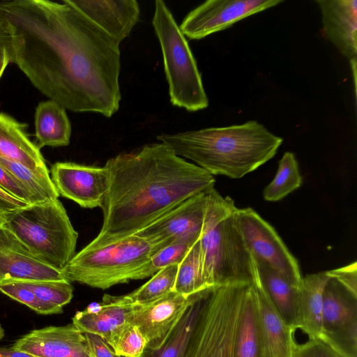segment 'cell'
I'll return each instance as SVG.
<instances>
[{
	"label": "cell",
	"instance_id": "obj_1",
	"mask_svg": "<svg viewBox=\"0 0 357 357\" xmlns=\"http://www.w3.org/2000/svg\"><path fill=\"white\" fill-rule=\"evenodd\" d=\"M10 62L66 109L111 117L119 108V45L63 0L0 2Z\"/></svg>",
	"mask_w": 357,
	"mask_h": 357
},
{
	"label": "cell",
	"instance_id": "obj_2",
	"mask_svg": "<svg viewBox=\"0 0 357 357\" xmlns=\"http://www.w3.org/2000/svg\"><path fill=\"white\" fill-rule=\"evenodd\" d=\"M108 190L100 208L102 225L86 247L135 235L161 215L196 194L213 188L215 179L164 144H146L105 163Z\"/></svg>",
	"mask_w": 357,
	"mask_h": 357
},
{
	"label": "cell",
	"instance_id": "obj_3",
	"mask_svg": "<svg viewBox=\"0 0 357 357\" xmlns=\"http://www.w3.org/2000/svg\"><path fill=\"white\" fill-rule=\"evenodd\" d=\"M157 139L211 175L231 178H242L270 160L283 142L257 121L161 134Z\"/></svg>",
	"mask_w": 357,
	"mask_h": 357
},
{
	"label": "cell",
	"instance_id": "obj_4",
	"mask_svg": "<svg viewBox=\"0 0 357 357\" xmlns=\"http://www.w3.org/2000/svg\"><path fill=\"white\" fill-rule=\"evenodd\" d=\"M233 199L214 188L207 202L199 238L203 276L208 289L229 283H254L255 260L243 238Z\"/></svg>",
	"mask_w": 357,
	"mask_h": 357
},
{
	"label": "cell",
	"instance_id": "obj_5",
	"mask_svg": "<svg viewBox=\"0 0 357 357\" xmlns=\"http://www.w3.org/2000/svg\"><path fill=\"white\" fill-rule=\"evenodd\" d=\"M2 227L40 260L62 271L75 255L78 234L59 199L4 213Z\"/></svg>",
	"mask_w": 357,
	"mask_h": 357
},
{
	"label": "cell",
	"instance_id": "obj_6",
	"mask_svg": "<svg viewBox=\"0 0 357 357\" xmlns=\"http://www.w3.org/2000/svg\"><path fill=\"white\" fill-rule=\"evenodd\" d=\"M151 243L137 235L95 247H84L61 271L66 280L107 289L132 280L153 255Z\"/></svg>",
	"mask_w": 357,
	"mask_h": 357
},
{
	"label": "cell",
	"instance_id": "obj_7",
	"mask_svg": "<svg viewBox=\"0 0 357 357\" xmlns=\"http://www.w3.org/2000/svg\"><path fill=\"white\" fill-rule=\"evenodd\" d=\"M152 24L162 50L172 104L190 112L206 108L208 99L195 59L171 11L162 0L155 2Z\"/></svg>",
	"mask_w": 357,
	"mask_h": 357
},
{
	"label": "cell",
	"instance_id": "obj_8",
	"mask_svg": "<svg viewBox=\"0 0 357 357\" xmlns=\"http://www.w3.org/2000/svg\"><path fill=\"white\" fill-rule=\"evenodd\" d=\"M250 284L229 283L208 290L184 357H232L238 314Z\"/></svg>",
	"mask_w": 357,
	"mask_h": 357
},
{
	"label": "cell",
	"instance_id": "obj_9",
	"mask_svg": "<svg viewBox=\"0 0 357 357\" xmlns=\"http://www.w3.org/2000/svg\"><path fill=\"white\" fill-rule=\"evenodd\" d=\"M321 340L342 357H357V292L332 276L323 292Z\"/></svg>",
	"mask_w": 357,
	"mask_h": 357
},
{
	"label": "cell",
	"instance_id": "obj_10",
	"mask_svg": "<svg viewBox=\"0 0 357 357\" xmlns=\"http://www.w3.org/2000/svg\"><path fill=\"white\" fill-rule=\"evenodd\" d=\"M237 221L253 257L266 264L300 289L303 277L297 259L275 229L251 208H238Z\"/></svg>",
	"mask_w": 357,
	"mask_h": 357
},
{
	"label": "cell",
	"instance_id": "obj_11",
	"mask_svg": "<svg viewBox=\"0 0 357 357\" xmlns=\"http://www.w3.org/2000/svg\"><path fill=\"white\" fill-rule=\"evenodd\" d=\"M207 192L196 194L183 201L135 235L151 243L153 255L172 244L193 245L202 234Z\"/></svg>",
	"mask_w": 357,
	"mask_h": 357
},
{
	"label": "cell",
	"instance_id": "obj_12",
	"mask_svg": "<svg viewBox=\"0 0 357 357\" xmlns=\"http://www.w3.org/2000/svg\"><path fill=\"white\" fill-rule=\"evenodd\" d=\"M282 2V0H208L191 10L179 28L188 38L199 40Z\"/></svg>",
	"mask_w": 357,
	"mask_h": 357
},
{
	"label": "cell",
	"instance_id": "obj_13",
	"mask_svg": "<svg viewBox=\"0 0 357 357\" xmlns=\"http://www.w3.org/2000/svg\"><path fill=\"white\" fill-rule=\"evenodd\" d=\"M51 179L59 195L85 208L101 207L108 190L109 175L104 166L58 162L51 168Z\"/></svg>",
	"mask_w": 357,
	"mask_h": 357
},
{
	"label": "cell",
	"instance_id": "obj_14",
	"mask_svg": "<svg viewBox=\"0 0 357 357\" xmlns=\"http://www.w3.org/2000/svg\"><path fill=\"white\" fill-rule=\"evenodd\" d=\"M63 280L62 271L40 260L13 232L0 227V287Z\"/></svg>",
	"mask_w": 357,
	"mask_h": 357
},
{
	"label": "cell",
	"instance_id": "obj_15",
	"mask_svg": "<svg viewBox=\"0 0 357 357\" xmlns=\"http://www.w3.org/2000/svg\"><path fill=\"white\" fill-rule=\"evenodd\" d=\"M197 294L186 297L172 291L152 302L133 305L130 324L144 336L146 349H155L163 344Z\"/></svg>",
	"mask_w": 357,
	"mask_h": 357
},
{
	"label": "cell",
	"instance_id": "obj_16",
	"mask_svg": "<svg viewBox=\"0 0 357 357\" xmlns=\"http://www.w3.org/2000/svg\"><path fill=\"white\" fill-rule=\"evenodd\" d=\"M12 347L38 357H92L84 333L73 323L33 330Z\"/></svg>",
	"mask_w": 357,
	"mask_h": 357
},
{
	"label": "cell",
	"instance_id": "obj_17",
	"mask_svg": "<svg viewBox=\"0 0 357 357\" xmlns=\"http://www.w3.org/2000/svg\"><path fill=\"white\" fill-rule=\"evenodd\" d=\"M120 44L139 20L135 0H65Z\"/></svg>",
	"mask_w": 357,
	"mask_h": 357
},
{
	"label": "cell",
	"instance_id": "obj_18",
	"mask_svg": "<svg viewBox=\"0 0 357 357\" xmlns=\"http://www.w3.org/2000/svg\"><path fill=\"white\" fill-rule=\"evenodd\" d=\"M325 37L349 61L357 56V1L317 0Z\"/></svg>",
	"mask_w": 357,
	"mask_h": 357
},
{
	"label": "cell",
	"instance_id": "obj_19",
	"mask_svg": "<svg viewBox=\"0 0 357 357\" xmlns=\"http://www.w3.org/2000/svg\"><path fill=\"white\" fill-rule=\"evenodd\" d=\"M102 307L96 313L77 311L72 323L83 333H90L102 337L111 347L116 338L130 324L133 305L120 296L105 294Z\"/></svg>",
	"mask_w": 357,
	"mask_h": 357
},
{
	"label": "cell",
	"instance_id": "obj_20",
	"mask_svg": "<svg viewBox=\"0 0 357 357\" xmlns=\"http://www.w3.org/2000/svg\"><path fill=\"white\" fill-rule=\"evenodd\" d=\"M232 357H267L253 284L247 287L236 320Z\"/></svg>",
	"mask_w": 357,
	"mask_h": 357
},
{
	"label": "cell",
	"instance_id": "obj_21",
	"mask_svg": "<svg viewBox=\"0 0 357 357\" xmlns=\"http://www.w3.org/2000/svg\"><path fill=\"white\" fill-rule=\"evenodd\" d=\"M27 125L0 112V158L33 170H48L36 144L28 137Z\"/></svg>",
	"mask_w": 357,
	"mask_h": 357
},
{
	"label": "cell",
	"instance_id": "obj_22",
	"mask_svg": "<svg viewBox=\"0 0 357 357\" xmlns=\"http://www.w3.org/2000/svg\"><path fill=\"white\" fill-rule=\"evenodd\" d=\"M267 357H293L294 332L278 315L269 302L257 278L253 283Z\"/></svg>",
	"mask_w": 357,
	"mask_h": 357
},
{
	"label": "cell",
	"instance_id": "obj_23",
	"mask_svg": "<svg viewBox=\"0 0 357 357\" xmlns=\"http://www.w3.org/2000/svg\"><path fill=\"white\" fill-rule=\"evenodd\" d=\"M255 260L259 281L269 302L284 323L296 331L300 289L264 262Z\"/></svg>",
	"mask_w": 357,
	"mask_h": 357
},
{
	"label": "cell",
	"instance_id": "obj_24",
	"mask_svg": "<svg viewBox=\"0 0 357 357\" xmlns=\"http://www.w3.org/2000/svg\"><path fill=\"white\" fill-rule=\"evenodd\" d=\"M330 278L328 271L309 274L303 278L297 329H301L309 339L321 340L323 292Z\"/></svg>",
	"mask_w": 357,
	"mask_h": 357
},
{
	"label": "cell",
	"instance_id": "obj_25",
	"mask_svg": "<svg viewBox=\"0 0 357 357\" xmlns=\"http://www.w3.org/2000/svg\"><path fill=\"white\" fill-rule=\"evenodd\" d=\"M36 146L53 147L68 146L71 135V125L66 109L50 100L39 103L35 113Z\"/></svg>",
	"mask_w": 357,
	"mask_h": 357
},
{
	"label": "cell",
	"instance_id": "obj_26",
	"mask_svg": "<svg viewBox=\"0 0 357 357\" xmlns=\"http://www.w3.org/2000/svg\"><path fill=\"white\" fill-rule=\"evenodd\" d=\"M208 290L196 296L159 348L155 349L146 348L139 357H184L197 316Z\"/></svg>",
	"mask_w": 357,
	"mask_h": 357
},
{
	"label": "cell",
	"instance_id": "obj_27",
	"mask_svg": "<svg viewBox=\"0 0 357 357\" xmlns=\"http://www.w3.org/2000/svg\"><path fill=\"white\" fill-rule=\"evenodd\" d=\"M0 165L29 192L33 204L54 201L59 198V195L48 170H33L20 163L2 158H0Z\"/></svg>",
	"mask_w": 357,
	"mask_h": 357
},
{
	"label": "cell",
	"instance_id": "obj_28",
	"mask_svg": "<svg viewBox=\"0 0 357 357\" xmlns=\"http://www.w3.org/2000/svg\"><path fill=\"white\" fill-rule=\"evenodd\" d=\"M207 288L203 276L199 240L190 248L178 271L173 291L186 297L202 293Z\"/></svg>",
	"mask_w": 357,
	"mask_h": 357
},
{
	"label": "cell",
	"instance_id": "obj_29",
	"mask_svg": "<svg viewBox=\"0 0 357 357\" xmlns=\"http://www.w3.org/2000/svg\"><path fill=\"white\" fill-rule=\"evenodd\" d=\"M298 163L291 152L284 153L279 161L276 174L263 190V197L268 202H277L299 188L302 185Z\"/></svg>",
	"mask_w": 357,
	"mask_h": 357
},
{
	"label": "cell",
	"instance_id": "obj_30",
	"mask_svg": "<svg viewBox=\"0 0 357 357\" xmlns=\"http://www.w3.org/2000/svg\"><path fill=\"white\" fill-rule=\"evenodd\" d=\"M178 271V265L165 267L153 276L145 284L132 292L121 296L127 303L141 305L152 302L173 291Z\"/></svg>",
	"mask_w": 357,
	"mask_h": 357
},
{
	"label": "cell",
	"instance_id": "obj_31",
	"mask_svg": "<svg viewBox=\"0 0 357 357\" xmlns=\"http://www.w3.org/2000/svg\"><path fill=\"white\" fill-rule=\"evenodd\" d=\"M192 245L188 243L172 244L153 255L137 271L132 280H142L153 276L160 270L172 265H178L186 256Z\"/></svg>",
	"mask_w": 357,
	"mask_h": 357
},
{
	"label": "cell",
	"instance_id": "obj_32",
	"mask_svg": "<svg viewBox=\"0 0 357 357\" xmlns=\"http://www.w3.org/2000/svg\"><path fill=\"white\" fill-rule=\"evenodd\" d=\"M43 302L59 308L69 303L73 296V287L66 280L22 283Z\"/></svg>",
	"mask_w": 357,
	"mask_h": 357
},
{
	"label": "cell",
	"instance_id": "obj_33",
	"mask_svg": "<svg viewBox=\"0 0 357 357\" xmlns=\"http://www.w3.org/2000/svg\"><path fill=\"white\" fill-rule=\"evenodd\" d=\"M0 291L10 298L21 303L40 314L63 312V309L40 301L34 293L22 283H12L0 287Z\"/></svg>",
	"mask_w": 357,
	"mask_h": 357
},
{
	"label": "cell",
	"instance_id": "obj_34",
	"mask_svg": "<svg viewBox=\"0 0 357 357\" xmlns=\"http://www.w3.org/2000/svg\"><path fill=\"white\" fill-rule=\"evenodd\" d=\"M146 347V340L139 328L127 324L111 347L119 357H139Z\"/></svg>",
	"mask_w": 357,
	"mask_h": 357
},
{
	"label": "cell",
	"instance_id": "obj_35",
	"mask_svg": "<svg viewBox=\"0 0 357 357\" xmlns=\"http://www.w3.org/2000/svg\"><path fill=\"white\" fill-rule=\"evenodd\" d=\"M293 357H342L319 339H309L303 344H296Z\"/></svg>",
	"mask_w": 357,
	"mask_h": 357
},
{
	"label": "cell",
	"instance_id": "obj_36",
	"mask_svg": "<svg viewBox=\"0 0 357 357\" xmlns=\"http://www.w3.org/2000/svg\"><path fill=\"white\" fill-rule=\"evenodd\" d=\"M0 188L14 197L28 204H33L29 192L1 165Z\"/></svg>",
	"mask_w": 357,
	"mask_h": 357
},
{
	"label": "cell",
	"instance_id": "obj_37",
	"mask_svg": "<svg viewBox=\"0 0 357 357\" xmlns=\"http://www.w3.org/2000/svg\"><path fill=\"white\" fill-rule=\"evenodd\" d=\"M84 335L92 357H119L102 337L90 333H84Z\"/></svg>",
	"mask_w": 357,
	"mask_h": 357
},
{
	"label": "cell",
	"instance_id": "obj_38",
	"mask_svg": "<svg viewBox=\"0 0 357 357\" xmlns=\"http://www.w3.org/2000/svg\"><path fill=\"white\" fill-rule=\"evenodd\" d=\"M331 276L336 278L351 290L357 292V265L356 262L342 268L328 271Z\"/></svg>",
	"mask_w": 357,
	"mask_h": 357
},
{
	"label": "cell",
	"instance_id": "obj_39",
	"mask_svg": "<svg viewBox=\"0 0 357 357\" xmlns=\"http://www.w3.org/2000/svg\"><path fill=\"white\" fill-rule=\"evenodd\" d=\"M27 205L29 204L14 197L0 188V211L2 212L8 213Z\"/></svg>",
	"mask_w": 357,
	"mask_h": 357
},
{
	"label": "cell",
	"instance_id": "obj_40",
	"mask_svg": "<svg viewBox=\"0 0 357 357\" xmlns=\"http://www.w3.org/2000/svg\"><path fill=\"white\" fill-rule=\"evenodd\" d=\"M0 357H38L35 355L11 347H0Z\"/></svg>",
	"mask_w": 357,
	"mask_h": 357
},
{
	"label": "cell",
	"instance_id": "obj_41",
	"mask_svg": "<svg viewBox=\"0 0 357 357\" xmlns=\"http://www.w3.org/2000/svg\"><path fill=\"white\" fill-rule=\"evenodd\" d=\"M9 63L10 59L5 46L0 47V77Z\"/></svg>",
	"mask_w": 357,
	"mask_h": 357
},
{
	"label": "cell",
	"instance_id": "obj_42",
	"mask_svg": "<svg viewBox=\"0 0 357 357\" xmlns=\"http://www.w3.org/2000/svg\"><path fill=\"white\" fill-rule=\"evenodd\" d=\"M101 307V303L93 302L90 303L84 310L89 313H96L100 310Z\"/></svg>",
	"mask_w": 357,
	"mask_h": 357
},
{
	"label": "cell",
	"instance_id": "obj_43",
	"mask_svg": "<svg viewBox=\"0 0 357 357\" xmlns=\"http://www.w3.org/2000/svg\"><path fill=\"white\" fill-rule=\"evenodd\" d=\"M5 46V38L0 31V47Z\"/></svg>",
	"mask_w": 357,
	"mask_h": 357
},
{
	"label": "cell",
	"instance_id": "obj_44",
	"mask_svg": "<svg viewBox=\"0 0 357 357\" xmlns=\"http://www.w3.org/2000/svg\"><path fill=\"white\" fill-rule=\"evenodd\" d=\"M4 222V213L0 211V227L3 225Z\"/></svg>",
	"mask_w": 357,
	"mask_h": 357
},
{
	"label": "cell",
	"instance_id": "obj_45",
	"mask_svg": "<svg viewBox=\"0 0 357 357\" xmlns=\"http://www.w3.org/2000/svg\"><path fill=\"white\" fill-rule=\"evenodd\" d=\"M4 335H5L4 329L2 327L1 324H0V340H2V338L4 337Z\"/></svg>",
	"mask_w": 357,
	"mask_h": 357
}]
</instances>
